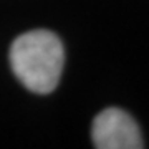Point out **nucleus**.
Instances as JSON below:
<instances>
[{"instance_id": "f257e3e1", "label": "nucleus", "mask_w": 149, "mask_h": 149, "mask_svg": "<svg viewBox=\"0 0 149 149\" xmlns=\"http://www.w3.org/2000/svg\"><path fill=\"white\" fill-rule=\"evenodd\" d=\"M10 68L28 91L48 95L56 90L65 66V47L50 30L22 33L10 47Z\"/></svg>"}, {"instance_id": "f03ea898", "label": "nucleus", "mask_w": 149, "mask_h": 149, "mask_svg": "<svg viewBox=\"0 0 149 149\" xmlns=\"http://www.w3.org/2000/svg\"><path fill=\"white\" fill-rule=\"evenodd\" d=\"M93 146L98 149H143L144 139L138 123L121 108H106L91 124Z\"/></svg>"}]
</instances>
